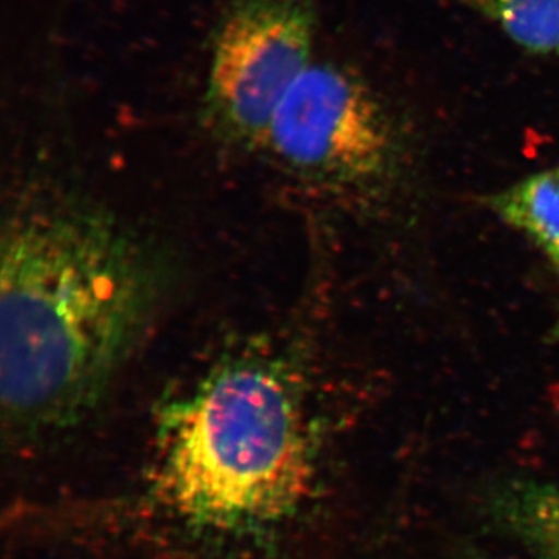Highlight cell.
I'll return each instance as SVG.
<instances>
[{
  "label": "cell",
  "mask_w": 559,
  "mask_h": 559,
  "mask_svg": "<svg viewBox=\"0 0 559 559\" xmlns=\"http://www.w3.org/2000/svg\"><path fill=\"white\" fill-rule=\"evenodd\" d=\"M0 266V399L16 432L72 425L97 406L154 301L153 270L110 216L69 198L22 205Z\"/></svg>",
  "instance_id": "6da1fadb"
},
{
  "label": "cell",
  "mask_w": 559,
  "mask_h": 559,
  "mask_svg": "<svg viewBox=\"0 0 559 559\" xmlns=\"http://www.w3.org/2000/svg\"><path fill=\"white\" fill-rule=\"evenodd\" d=\"M162 436V495L201 527H266L310 495L314 465L304 409L271 360H230L213 370L165 411Z\"/></svg>",
  "instance_id": "7a4b0ae2"
},
{
  "label": "cell",
  "mask_w": 559,
  "mask_h": 559,
  "mask_svg": "<svg viewBox=\"0 0 559 559\" xmlns=\"http://www.w3.org/2000/svg\"><path fill=\"white\" fill-rule=\"evenodd\" d=\"M311 0H235L213 36L205 109L216 130L263 143L275 110L310 66Z\"/></svg>",
  "instance_id": "3957f363"
},
{
  "label": "cell",
  "mask_w": 559,
  "mask_h": 559,
  "mask_svg": "<svg viewBox=\"0 0 559 559\" xmlns=\"http://www.w3.org/2000/svg\"><path fill=\"white\" fill-rule=\"evenodd\" d=\"M263 143L293 170L344 186L384 179L399 151L395 127L373 90L330 62H312L301 73Z\"/></svg>",
  "instance_id": "277c9868"
},
{
  "label": "cell",
  "mask_w": 559,
  "mask_h": 559,
  "mask_svg": "<svg viewBox=\"0 0 559 559\" xmlns=\"http://www.w3.org/2000/svg\"><path fill=\"white\" fill-rule=\"evenodd\" d=\"M492 522L535 559H559V481L511 477L485 495Z\"/></svg>",
  "instance_id": "5b68a950"
},
{
  "label": "cell",
  "mask_w": 559,
  "mask_h": 559,
  "mask_svg": "<svg viewBox=\"0 0 559 559\" xmlns=\"http://www.w3.org/2000/svg\"><path fill=\"white\" fill-rule=\"evenodd\" d=\"M500 218L535 242L559 271V168L536 173L491 200Z\"/></svg>",
  "instance_id": "8992f818"
},
{
  "label": "cell",
  "mask_w": 559,
  "mask_h": 559,
  "mask_svg": "<svg viewBox=\"0 0 559 559\" xmlns=\"http://www.w3.org/2000/svg\"><path fill=\"white\" fill-rule=\"evenodd\" d=\"M521 49L559 58V0H460Z\"/></svg>",
  "instance_id": "52a82bcc"
}]
</instances>
